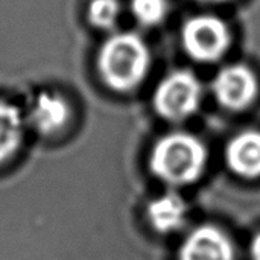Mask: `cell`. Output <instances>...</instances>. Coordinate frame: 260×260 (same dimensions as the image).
<instances>
[{
    "instance_id": "6da1fadb",
    "label": "cell",
    "mask_w": 260,
    "mask_h": 260,
    "mask_svg": "<svg viewBox=\"0 0 260 260\" xmlns=\"http://www.w3.org/2000/svg\"><path fill=\"white\" fill-rule=\"evenodd\" d=\"M96 67L101 79L114 91L139 87L151 67V50L134 32H116L99 47Z\"/></svg>"
},
{
    "instance_id": "7a4b0ae2",
    "label": "cell",
    "mask_w": 260,
    "mask_h": 260,
    "mask_svg": "<svg viewBox=\"0 0 260 260\" xmlns=\"http://www.w3.org/2000/svg\"><path fill=\"white\" fill-rule=\"evenodd\" d=\"M206 166V148L193 136L175 133L163 137L151 154L152 172L171 184L195 181Z\"/></svg>"
},
{
    "instance_id": "3957f363",
    "label": "cell",
    "mask_w": 260,
    "mask_h": 260,
    "mask_svg": "<svg viewBox=\"0 0 260 260\" xmlns=\"http://www.w3.org/2000/svg\"><path fill=\"white\" fill-rule=\"evenodd\" d=\"M183 50L198 62L221 59L230 44L232 34L227 23L213 14H198L187 18L181 27Z\"/></svg>"
},
{
    "instance_id": "277c9868",
    "label": "cell",
    "mask_w": 260,
    "mask_h": 260,
    "mask_svg": "<svg viewBox=\"0 0 260 260\" xmlns=\"http://www.w3.org/2000/svg\"><path fill=\"white\" fill-rule=\"evenodd\" d=\"M203 99V85L195 73L175 70L166 75L154 91V107L169 120H183L193 114Z\"/></svg>"
},
{
    "instance_id": "5b68a950",
    "label": "cell",
    "mask_w": 260,
    "mask_h": 260,
    "mask_svg": "<svg viewBox=\"0 0 260 260\" xmlns=\"http://www.w3.org/2000/svg\"><path fill=\"white\" fill-rule=\"evenodd\" d=\"M212 90L222 107L239 111L253 104L257 96L259 84L250 67L244 64H230L216 73Z\"/></svg>"
},
{
    "instance_id": "8992f818",
    "label": "cell",
    "mask_w": 260,
    "mask_h": 260,
    "mask_svg": "<svg viewBox=\"0 0 260 260\" xmlns=\"http://www.w3.org/2000/svg\"><path fill=\"white\" fill-rule=\"evenodd\" d=\"M180 260H236L230 239L218 229L206 225L187 236L180 250Z\"/></svg>"
},
{
    "instance_id": "52a82bcc",
    "label": "cell",
    "mask_w": 260,
    "mask_h": 260,
    "mask_svg": "<svg viewBox=\"0 0 260 260\" xmlns=\"http://www.w3.org/2000/svg\"><path fill=\"white\" fill-rule=\"evenodd\" d=\"M227 163L241 177H260V133L238 134L227 148Z\"/></svg>"
},
{
    "instance_id": "ba28073f",
    "label": "cell",
    "mask_w": 260,
    "mask_h": 260,
    "mask_svg": "<svg viewBox=\"0 0 260 260\" xmlns=\"http://www.w3.org/2000/svg\"><path fill=\"white\" fill-rule=\"evenodd\" d=\"M69 116L70 110L67 102L53 93L38 94L30 110V122L41 134L59 131L67 123Z\"/></svg>"
},
{
    "instance_id": "9c48e42d",
    "label": "cell",
    "mask_w": 260,
    "mask_h": 260,
    "mask_svg": "<svg viewBox=\"0 0 260 260\" xmlns=\"http://www.w3.org/2000/svg\"><path fill=\"white\" fill-rule=\"evenodd\" d=\"M186 212L184 201L175 193L163 195L158 200H154L148 207L151 224L161 233H171L183 227Z\"/></svg>"
},
{
    "instance_id": "30bf717a",
    "label": "cell",
    "mask_w": 260,
    "mask_h": 260,
    "mask_svg": "<svg viewBox=\"0 0 260 260\" xmlns=\"http://www.w3.org/2000/svg\"><path fill=\"white\" fill-rule=\"evenodd\" d=\"M23 139V120L17 107L0 101V163L11 158Z\"/></svg>"
},
{
    "instance_id": "8fae6325",
    "label": "cell",
    "mask_w": 260,
    "mask_h": 260,
    "mask_svg": "<svg viewBox=\"0 0 260 260\" xmlns=\"http://www.w3.org/2000/svg\"><path fill=\"white\" fill-rule=\"evenodd\" d=\"M120 17L119 0H90L87 6L88 23L101 30H111Z\"/></svg>"
},
{
    "instance_id": "7c38bea8",
    "label": "cell",
    "mask_w": 260,
    "mask_h": 260,
    "mask_svg": "<svg viewBox=\"0 0 260 260\" xmlns=\"http://www.w3.org/2000/svg\"><path fill=\"white\" fill-rule=\"evenodd\" d=\"M129 8L136 21L148 27L160 24L169 12L168 0H131Z\"/></svg>"
},
{
    "instance_id": "4fadbf2b",
    "label": "cell",
    "mask_w": 260,
    "mask_h": 260,
    "mask_svg": "<svg viewBox=\"0 0 260 260\" xmlns=\"http://www.w3.org/2000/svg\"><path fill=\"white\" fill-rule=\"evenodd\" d=\"M251 257H253V260H260V233L253 239V244H251Z\"/></svg>"
},
{
    "instance_id": "5bb4252c",
    "label": "cell",
    "mask_w": 260,
    "mask_h": 260,
    "mask_svg": "<svg viewBox=\"0 0 260 260\" xmlns=\"http://www.w3.org/2000/svg\"><path fill=\"white\" fill-rule=\"evenodd\" d=\"M201 3H224V2H230V0H197Z\"/></svg>"
}]
</instances>
